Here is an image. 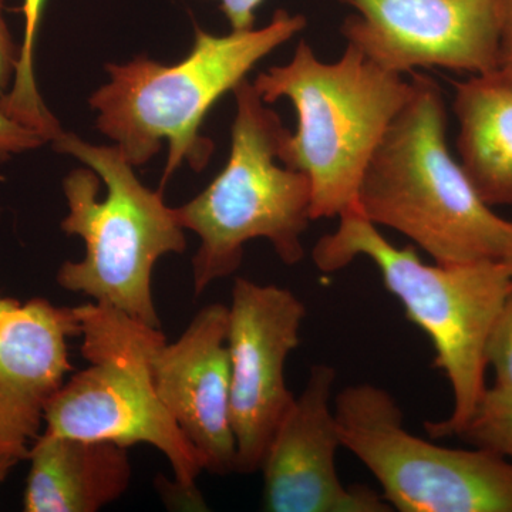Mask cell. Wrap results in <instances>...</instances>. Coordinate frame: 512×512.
Returning a JSON list of instances; mask_svg holds the SVG:
<instances>
[{
  "instance_id": "cell-15",
  "label": "cell",
  "mask_w": 512,
  "mask_h": 512,
  "mask_svg": "<svg viewBox=\"0 0 512 512\" xmlns=\"http://www.w3.org/2000/svg\"><path fill=\"white\" fill-rule=\"evenodd\" d=\"M460 164L481 200L512 205V80L500 70L454 84Z\"/></svg>"
},
{
  "instance_id": "cell-20",
  "label": "cell",
  "mask_w": 512,
  "mask_h": 512,
  "mask_svg": "<svg viewBox=\"0 0 512 512\" xmlns=\"http://www.w3.org/2000/svg\"><path fill=\"white\" fill-rule=\"evenodd\" d=\"M5 0H0V99L9 92L18 69L20 47L16 46L6 23Z\"/></svg>"
},
{
  "instance_id": "cell-7",
  "label": "cell",
  "mask_w": 512,
  "mask_h": 512,
  "mask_svg": "<svg viewBox=\"0 0 512 512\" xmlns=\"http://www.w3.org/2000/svg\"><path fill=\"white\" fill-rule=\"evenodd\" d=\"M86 369L63 383L46 407V433L150 444L167 458L178 488L197 494L201 457L165 409L154 386L151 357L165 335L127 313L90 302L76 306Z\"/></svg>"
},
{
  "instance_id": "cell-2",
  "label": "cell",
  "mask_w": 512,
  "mask_h": 512,
  "mask_svg": "<svg viewBox=\"0 0 512 512\" xmlns=\"http://www.w3.org/2000/svg\"><path fill=\"white\" fill-rule=\"evenodd\" d=\"M305 28V16L279 9L264 28L218 36L195 26L191 52L171 66L147 56L106 64L109 82L89 99L97 111V130L133 167L150 163L167 143L161 190L184 163L200 173L214 151V143L200 133L208 111Z\"/></svg>"
},
{
  "instance_id": "cell-18",
  "label": "cell",
  "mask_w": 512,
  "mask_h": 512,
  "mask_svg": "<svg viewBox=\"0 0 512 512\" xmlns=\"http://www.w3.org/2000/svg\"><path fill=\"white\" fill-rule=\"evenodd\" d=\"M485 357L494 370V387L512 392V291L495 319Z\"/></svg>"
},
{
  "instance_id": "cell-10",
  "label": "cell",
  "mask_w": 512,
  "mask_h": 512,
  "mask_svg": "<svg viewBox=\"0 0 512 512\" xmlns=\"http://www.w3.org/2000/svg\"><path fill=\"white\" fill-rule=\"evenodd\" d=\"M343 37L387 72L485 74L500 66L501 0H342Z\"/></svg>"
},
{
  "instance_id": "cell-14",
  "label": "cell",
  "mask_w": 512,
  "mask_h": 512,
  "mask_svg": "<svg viewBox=\"0 0 512 512\" xmlns=\"http://www.w3.org/2000/svg\"><path fill=\"white\" fill-rule=\"evenodd\" d=\"M128 448L107 440L43 431L29 451L26 512H96L130 487Z\"/></svg>"
},
{
  "instance_id": "cell-19",
  "label": "cell",
  "mask_w": 512,
  "mask_h": 512,
  "mask_svg": "<svg viewBox=\"0 0 512 512\" xmlns=\"http://www.w3.org/2000/svg\"><path fill=\"white\" fill-rule=\"evenodd\" d=\"M47 143L46 137L10 117L0 99V164L13 156L36 150Z\"/></svg>"
},
{
  "instance_id": "cell-4",
  "label": "cell",
  "mask_w": 512,
  "mask_h": 512,
  "mask_svg": "<svg viewBox=\"0 0 512 512\" xmlns=\"http://www.w3.org/2000/svg\"><path fill=\"white\" fill-rule=\"evenodd\" d=\"M254 87L266 104L288 99L296 110V133L286 134L279 160L311 181L312 220L359 212L367 163L412 94V82L350 45L336 62H322L301 40L292 59L259 73Z\"/></svg>"
},
{
  "instance_id": "cell-16",
  "label": "cell",
  "mask_w": 512,
  "mask_h": 512,
  "mask_svg": "<svg viewBox=\"0 0 512 512\" xmlns=\"http://www.w3.org/2000/svg\"><path fill=\"white\" fill-rule=\"evenodd\" d=\"M45 6L46 0H23L25 29L19 64L9 92L2 97V106L10 117L39 131L47 141H52L63 130L40 96L35 76L36 40Z\"/></svg>"
},
{
  "instance_id": "cell-9",
  "label": "cell",
  "mask_w": 512,
  "mask_h": 512,
  "mask_svg": "<svg viewBox=\"0 0 512 512\" xmlns=\"http://www.w3.org/2000/svg\"><path fill=\"white\" fill-rule=\"evenodd\" d=\"M306 308L288 288L237 278L228 306L231 420L235 473L255 474L285 414L295 402L285 367L301 345Z\"/></svg>"
},
{
  "instance_id": "cell-17",
  "label": "cell",
  "mask_w": 512,
  "mask_h": 512,
  "mask_svg": "<svg viewBox=\"0 0 512 512\" xmlns=\"http://www.w3.org/2000/svg\"><path fill=\"white\" fill-rule=\"evenodd\" d=\"M456 437L468 446L493 451L512 463V392L487 387L473 416Z\"/></svg>"
},
{
  "instance_id": "cell-22",
  "label": "cell",
  "mask_w": 512,
  "mask_h": 512,
  "mask_svg": "<svg viewBox=\"0 0 512 512\" xmlns=\"http://www.w3.org/2000/svg\"><path fill=\"white\" fill-rule=\"evenodd\" d=\"M498 70L512 80V0H501L500 66Z\"/></svg>"
},
{
  "instance_id": "cell-11",
  "label": "cell",
  "mask_w": 512,
  "mask_h": 512,
  "mask_svg": "<svg viewBox=\"0 0 512 512\" xmlns=\"http://www.w3.org/2000/svg\"><path fill=\"white\" fill-rule=\"evenodd\" d=\"M336 370L311 367L302 393L276 429L262 461V510L268 512H387L382 495L345 487L336 470L342 446L332 406Z\"/></svg>"
},
{
  "instance_id": "cell-5",
  "label": "cell",
  "mask_w": 512,
  "mask_h": 512,
  "mask_svg": "<svg viewBox=\"0 0 512 512\" xmlns=\"http://www.w3.org/2000/svg\"><path fill=\"white\" fill-rule=\"evenodd\" d=\"M52 143L57 153L89 167L63 180L69 214L60 227L83 239L86 254L60 266L57 285L161 328L151 279L158 259L187 248L177 211L165 205L161 188L138 180L116 146H94L64 131Z\"/></svg>"
},
{
  "instance_id": "cell-23",
  "label": "cell",
  "mask_w": 512,
  "mask_h": 512,
  "mask_svg": "<svg viewBox=\"0 0 512 512\" xmlns=\"http://www.w3.org/2000/svg\"><path fill=\"white\" fill-rule=\"evenodd\" d=\"M501 262L505 265V268L508 269L512 278V221H511V229H510V237H508L507 248H505V252L503 258H501Z\"/></svg>"
},
{
  "instance_id": "cell-21",
  "label": "cell",
  "mask_w": 512,
  "mask_h": 512,
  "mask_svg": "<svg viewBox=\"0 0 512 512\" xmlns=\"http://www.w3.org/2000/svg\"><path fill=\"white\" fill-rule=\"evenodd\" d=\"M231 30L255 28L256 10L265 0H218Z\"/></svg>"
},
{
  "instance_id": "cell-12",
  "label": "cell",
  "mask_w": 512,
  "mask_h": 512,
  "mask_svg": "<svg viewBox=\"0 0 512 512\" xmlns=\"http://www.w3.org/2000/svg\"><path fill=\"white\" fill-rule=\"evenodd\" d=\"M74 308L0 295V468L12 471L42 434L47 404L73 370Z\"/></svg>"
},
{
  "instance_id": "cell-6",
  "label": "cell",
  "mask_w": 512,
  "mask_h": 512,
  "mask_svg": "<svg viewBox=\"0 0 512 512\" xmlns=\"http://www.w3.org/2000/svg\"><path fill=\"white\" fill-rule=\"evenodd\" d=\"M232 93L237 113L227 164L201 194L175 208L181 227L200 238L192 258L195 296L234 275L252 239H266L285 265L299 264L313 221L311 181L279 160L288 128L248 79Z\"/></svg>"
},
{
  "instance_id": "cell-8",
  "label": "cell",
  "mask_w": 512,
  "mask_h": 512,
  "mask_svg": "<svg viewBox=\"0 0 512 512\" xmlns=\"http://www.w3.org/2000/svg\"><path fill=\"white\" fill-rule=\"evenodd\" d=\"M342 446L372 473L400 512H512V463L484 448L439 446L404 427L392 394L375 384L335 397Z\"/></svg>"
},
{
  "instance_id": "cell-3",
  "label": "cell",
  "mask_w": 512,
  "mask_h": 512,
  "mask_svg": "<svg viewBox=\"0 0 512 512\" xmlns=\"http://www.w3.org/2000/svg\"><path fill=\"white\" fill-rule=\"evenodd\" d=\"M359 256L376 265L407 319L429 336L436 352L434 367L450 383L453 412L447 419L427 421L424 429L431 439L456 436L487 390L485 349L512 291L510 272L501 261L424 264L416 248L394 247L359 212L340 217L336 231L320 238L312 252L322 272L340 271Z\"/></svg>"
},
{
  "instance_id": "cell-1",
  "label": "cell",
  "mask_w": 512,
  "mask_h": 512,
  "mask_svg": "<svg viewBox=\"0 0 512 512\" xmlns=\"http://www.w3.org/2000/svg\"><path fill=\"white\" fill-rule=\"evenodd\" d=\"M410 82L412 94L363 173L359 214L412 239L436 264L501 261L511 221L481 200L451 156L439 84L417 72Z\"/></svg>"
},
{
  "instance_id": "cell-13",
  "label": "cell",
  "mask_w": 512,
  "mask_h": 512,
  "mask_svg": "<svg viewBox=\"0 0 512 512\" xmlns=\"http://www.w3.org/2000/svg\"><path fill=\"white\" fill-rule=\"evenodd\" d=\"M228 306L201 309L175 342L151 357L154 386L165 409L201 457L204 471L235 473L237 446L231 420Z\"/></svg>"
}]
</instances>
